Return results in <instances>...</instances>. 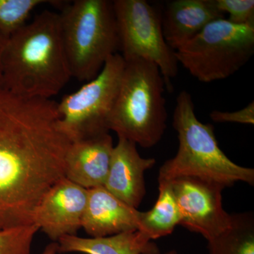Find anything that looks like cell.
Wrapping results in <instances>:
<instances>
[{"mask_svg": "<svg viewBox=\"0 0 254 254\" xmlns=\"http://www.w3.org/2000/svg\"><path fill=\"white\" fill-rule=\"evenodd\" d=\"M58 253V242H52L45 249L44 252L41 254H57Z\"/></svg>", "mask_w": 254, "mask_h": 254, "instance_id": "cell-23", "label": "cell"}, {"mask_svg": "<svg viewBox=\"0 0 254 254\" xmlns=\"http://www.w3.org/2000/svg\"><path fill=\"white\" fill-rule=\"evenodd\" d=\"M165 83L158 66L141 59L125 61L109 131L143 148L154 146L166 128Z\"/></svg>", "mask_w": 254, "mask_h": 254, "instance_id": "cell-4", "label": "cell"}, {"mask_svg": "<svg viewBox=\"0 0 254 254\" xmlns=\"http://www.w3.org/2000/svg\"><path fill=\"white\" fill-rule=\"evenodd\" d=\"M141 212L124 203L104 187L88 190L81 228L92 237L139 230Z\"/></svg>", "mask_w": 254, "mask_h": 254, "instance_id": "cell-12", "label": "cell"}, {"mask_svg": "<svg viewBox=\"0 0 254 254\" xmlns=\"http://www.w3.org/2000/svg\"><path fill=\"white\" fill-rule=\"evenodd\" d=\"M38 230L33 224L0 229V254H31L32 242Z\"/></svg>", "mask_w": 254, "mask_h": 254, "instance_id": "cell-19", "label": "cell"}, {"mask_svg": "<svg viewBox=\"0 0 254 254\" xmlns=\"http://www.w3.org/2000/svg\"><path fill=\"white\" fill-rule=\"evenodd\" d=\"M222 14H228L229 21L242 26H254V0H213Z\"/></svg>", "mask_w": 254, "mask_h": 254, "instance_id": "cell-20", "label": "cell"}, {"mask_svg": "<svg viewBox=\"0 0 254 254\" xmlns=\"http://www.w3.org/2000/svg\"><path fill=\"white\" fill-rule=\"evenodd\" d=\"M71 77L58 13L44 10L8 38L4 89L23 98L51 99Z\"/></svg>", "mask_w": 254, "mask_h": 254, "instance_id": "cell-2", "label": "cell"}, {"mask_svg": "<svg viewBox=\"0 0 254 254\" xmlns=\"http://www.w3.org/2000/svg\"><path fill=\"white\" fill-rule=\"evenodd\" d=\"M210 254H254V219L251 213L232 215L231 227L209 241Z\"/></svg>", "mask_w": 254, "mask_h": 254, "instance_id": "cell-17", "label": "cell"}, {"mask_svg": "<svg viewBox=\"0 0 254 254\" xmlns=\"http://www.w3.org/2000/svg\"><path fill=\"white\" fill-rule=\"evenodd\" d=\"M254 54V26L219 18L175 51L179 64L195 78L210 83L231 76Z\"/></svg>", "mask_w": 254, "mask_h": 254, "instance_id": "cell-6", "label": "cell"}, {"mask_svg": "<svg viewBox=\"0 0 254 254\" xmlns=\"http://www.w3.org/2000/svg\"><path fill=\"white\" fill-rule=\"evenodd\" d=\"M87 200L88 190L64 177L42 198L33 224L55 242L66 235H76L81 228Z\"/></svg>", "mask_w": 254, "mask_h": 254, "instance_id": "cell-10", "label": "cell"}, {"mask_svg": "<svg viewBox=\"0 0 254 254\" xmlns=\"http://www.w3.org/2000/svg\"><path fill=\"white\" fill-rule=\"evenodd\" d=\"M62 5V36L71 76L91 81L119 50L113 1L76 0Z\"/></svg>", "mask_w": 254, "mask_h": 254, "instance_id": "cell-5", "label": "cell"}, {"mask_svg": "<svg viewBox=\"0 0 254 254\" xmlns=\"http://www.w3.org/2000/svg\"><path fill=\"white\" fill-rule=\"evenodd\" d=\"M173 125L178 135V151L160 168L159 182L195 177L224 187L237 182L254 185V169L237 165L223 153L213 127L198 120L191 95L186 91L177 97Z\"/></svg>", "mask_w": 254, "mask_h": 254, "instance_id": "cell-3", "label": "cell"}, {"mask_svg": "<svg viewBox=\"0 0 254 254\" xmlns=\"http://www.w3.org/2000/svg\"><path fill=\"white\" fill-rule=\"evenodd\" d=\"M58 253L85 254H159L158 249L139 230L113 236L83 238L66 235L58 242Z\"/></svg>", "mask_w": 254, "mask_h": 254, "instance_id": "cell-15", "label": "cell"}, {"mask_svg": "<svg viewBox=\"0 0 254 254\" xmlns=\"http://www.w3.org/2000/svg\"><path fill=\"white\" fill-rule=\"evenodd\" d=\"M210 118L215 123H238L253 125L254 124V102L252 101L245 108L234 112L213 110Z\"/></svg>", "mask_w": 254, "mask_h": 254, "instance_id": "cell-21", "label": "cell"}, {"mask_svg": "<svg viewBox=\"0 0 254 254\" xmlns=\"http://www.w3.org/2000/svg\"><path fill=\"white\" fill-rule=\"evenodd\" d=\"M181 220L170 182H159L158 200L149 211L141 212L139 231L155 240L171 234Z\"/></svg>", "mask_w": 254, "mask_h": 254, "instance_id": "cell-16", "label": "cell"}, {"mask_svg": "<svg viewBox=\"0 0 254 254\" xmlns=\"http://www.w3.org/2000/svg\"><path fill=\"white\" fill-rule=\"evenodd\" d=\"M71 143L58 103L0 88V229L33 225L42 198L65 177Z\"/></svg>", "mask_w": 254, "mask_h": 254, "instance_id": "cell-1", "label": "cell"}, {"mask_svg": "<svg viewBox=\"0 0 254 254\" xmlns=\"http://www.w3.org/2000/svg\"><path fill=\"white\" fill-rule=\"evenodd\" d=\"M119 37V49L125 61L146 60L158 66L165 87L173 90L178 73L175 51L164 37L162 18L145 0L113 1Z\"/></svg>", "mask_w": 254, "mask_h": 254, "instance_id": "cell-8", "label": "cell"}, {"mask_svg": "<svg viewBox=\"0 0 254 254\" xmlns=\"http://www.w3.org/2000/svg\"><path fill=\"white\" fill-rule=\"evenodd\" d=\"M213 0H175L168 4L162 20L164 37L175 51L196 36L210 22L223 18Z\"/></svg>", "mask_w": 254, "mask_h": 254, "instance_id": "cell-14", "label": "cell"}, {"mask_svg": "<svg viewBox=\"0 0 254 254\" xmlns=\"http://www.w3.org/2000/svg\"><path fill=\"white\" fill-rule=\"evenodd\" d=\"M155 163V159L141 157L136 143L119 138L103 187L124 203L136 209L145 194V172Z\"/></svg>", "mask_w": 254, "mask_h": 254, "instance_id": "cell-11", "label": "cell"}, {"mask_svg": "<svg viewBox=\"0 0 254 254\" xmlns=\"http://www.w3.org/2000/svg\"><path fill=\"white\" fill-rule=\"evenodd\" d=\"M181 213L180 225L210 241L231 227L232 215L222 206L225 188L215 182L195 177H182L170 182Z\"/></svg>", "mask_w": 254, "mask_h": 254, "instance_id": "cell-9", "label": "cell"}, {"mask_svg": "<svg viewBox=\"0 0 254 254\" xmlns=\"http://www.w3.org/2000/svg\"><path fill=\"white\" fill-rule=\"evenodd\" d=\"M113 148L109 132L73 141L66 155L65 177L86 190L104 186Z\"/></svg>", "mask_w": 254, "mask_h": 254, "instance_id": "cell-13", "label": "cell"}, {"mask_svg": "<svg viewBox=\"0 0 254 254\" xmlns=\"http://www.w3.org/2000/svg\"><path fill=\"white\" fill-rule=\"evenodd\" d=\"M165 254H178L175 251H170V252H168V253H165Z\"/></svg>", "mask_w": 254, "mask_h": 254, "instance_id": "cell-24", "label": "cell"}, {"mask_svg": "<svg viewBox=\"0 0 254 254\" xmlns=\"http://www.w3.org/2000/svg\"><path fill=\"white\" fill-rule=\"evenodd\" d=\"M125 66V60L116 53L94 78L58 103L60 127L71 141L110 131L108 123Z\"/></svg>", "mask_w": 254, "mask_h": 254, "instance_id": "cell-7", "label": "cell"}, {"mask_svg": "<svg viewBox=\"0 0 254 254\" xmlns=\"http://www.w3.org/2000/svg\"><path fill=\"white\" fill-rule=\"evenodd\" d=\"M46 0H0V31L9 38L26 24L32 11Z\"/></svg>", "mask_w": 254, "mask_h": 254, "instance_id": "cell-18", "label": "cell"}, {"mask_svg": "<svg viewBox=\"0 0 254 254\" xmlns=\"http://www.w3.org/2000/svg\"><path fill=\"white\" fill-rule=\"evenodd\" d=\"M8 38L0 31V88H2V58Z\"/></svg>", "mask_w": 254, "mask_h": 254, "instance_id": "cell-22", "label": "cell"}]
</instances>
